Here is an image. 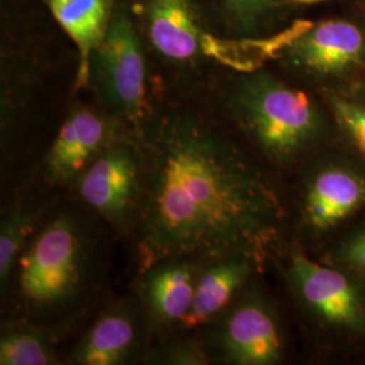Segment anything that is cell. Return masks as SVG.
I'll use <instances>...</instances> for the list:
<instances>
[{
    "label": "cell",
    "mask_w": 365,
    "mask_h": 365,
    "mask_svg": "<svg viewBox=\"0 0 365 365\" xmlns=\"http://www.w3.org/2000/svg\"><path fill=\"white\" fill-rule=\"evenodd\" d=\"M137 214L143 269L170 259L257 262L279 235L282 207L260 170L210 120L190 110L146 118Z\"/></svg>",
    "instance_id": "1"
},
{
    "label": "cell",
    "mask_w": 365,
    "mask_h": 365,
    "mask_svg": "<svg viewBox=\"0 0 365 365\" xmlns=\"http://www.w3.org/2000/svg\"><path fill=\"white\" fill-rule=\"evenodd\" d=\"M227 108L264 156L288 164L307 152L322 131L313 99L265 71H249L230 86Z\"/></svg>",
    "instance_id": "2"
},
{
    "label": "cell",
    "mask_w": 365,
    "mask_h": 365,
    "mask_svg": "<svg viewBox=\"0 0 365 365\" xmlns=\"http://www.w3.org/2000/svg\"><path fill=\"white\" fill-rule=\"evenodd\" d=\"M148 46L128 0H115L105 37L90 60L92 90L108 117L141 130L149 117Z\"/></svg>",
    "instance_id": "3"
},
{
    "label": "cell",
    "mask_w": 365,
    "mask_h": 365,
    "mask_svg": "<svg viewBox=\"0 0 365 365\" xmlns=\"http://www.w3.org/2000/svg\"><path fill=\"white\" fill-rule=\"evenodd\" d=\"M148 51L175 71H195L220 61L242 72L257 69L218 38L197 0H128Z\"/></svg>",
    "instance_id": "4"
},
{
    "label": "cell",
    "mask_w": 365,
    "mask_h": 365,
    "mask_svg": "<svg viewBox=\"0 0 365 365\" xmlns=\"http://www.w3.org/2000/svg\"><path fill=\"white\" fill-rule=\"evenodd\" d=\"M18 289L30 312L53 313L78 297L84 279L86 247L69 215L48 223L18 261Z\"/></svg>",
    "instance_id": "5"
},
{
    "label": "cell",
    "mask_w": 365,
    "mask_h": 365,
    "mask_svg": "<svg viewBox=\"0 0 365 365\" xmlns=\"http://www.w3.org/2000/svg\"><path fill=\"white\" fill-rule=\"evenodd\" d=\"M80 197L117 227L137 218L143 191L140 144L113 140L78 176Z\"/></svg>",
    "instance_id": "6"
},
{
    "label": "cell",
    "mask_w": 365,
    "mask_h": 365,
    "mask_svg": "<svg viewBox=\"0 0 365 365\" xmlns=\"http://www.w3.org/2000/svg\"><path fill=\"white\" fill-rule=\"evenodd\" d=\"M288 66L315 78H334L365 66V30L346 19L300 27L282 48Z\"/></svg>",
    "instance_id": "7"
},
{
    "label": "cell",
    "mask_w": 365,
    "mask_h": 365,
    "mask_svg": "<svg viewBox=\"0 0 365 365\" xmlns=\"http://www.w3.org/2000/svg\"><path fill=\"white\" fill-rule=\"evenodd\" d=\"M217 352L226 363L276 364L282 359L283 337L274 309L259 297L249 295L225 315L215 331Z\"/></svg>",
    "instance_id": "8"
},
{
    "label": "cell",
    "mask_w": 365,
    "mask_h": 365,
    "mask_svg": "<svg viewBox=\"0 0 365 365\" xmlns=\"http://www.w3.org/2000/svg\"><path fill=\"white\" fill-rule=\"evenodd\" d=\"M288 276L302 302L322 321L351 333H365L363 294L342 272L295 255Z\"/></svg>",
    "instance_id": "9"
},
{
    "label": "cell",
    "mask_w": 365,
    "mask_h": 365,
    "mask_svg": "<svg viewBox=\"0 0 365 365\" xmlns=\"http://www.w3.org/2000/svg\"><path fill=\"white\" fill-rule=\"evenodd\" d=\"M117 125L120 123L88 106L72 107L46 157L49 180L61 184L78 178L92 158L114 140Z\"/></svg>",
    "instance_id": "10"
},
{
    "label": "cell",
    "mask_w": 365,
    "mask_h": 365,
    "mask_svg": "<svg viewBox=\"0 0 365 365\" xmlns=\"http://www.w3.org/2000/svg\"><path fill=\"white\" fill-rule=\"evenodd\" d=\"M365 205V179L345 167L317 172L306 188L303 214L309 226L325 232Z\"/></svg>",
    "instance_id": "11"
},
{
    "label": "cell",
    "mask_w": 365,
    "mask_h": 365,
    "mask_svg": "<svg viewBox=\"0 0 365 365\" xmlns=\"http://www.w3.org/2000/svg\"><path fill=\"white\" fill-rule=\"evenodd\" d=\"M196 262L199 261L170 259L145 269L141 295L146 312L157 325L182 322L190 312L202 271Z\"/></svg>",
    "instance_id": "12"
},
{
    "label": "cell",
    "mask_w": 365,
    "mask_h": 365,
    "mask_svg": "<svg viewBox=\"0 0 365 365\" xmlns=\"http://www.w3.org/2000/svg\"><path fill=\"white\" fill-rule=\"evenodd\" d=\"M210 262L199 274L191 309L182 319L187 329L202 327L223 312L245 284L257 261L237 253Z\"/></svg>",
    "instance_id": "13"
},
{
    "label": "cell",
    "mask_w": 365,
    "mask_h": 365,
    "mask_svg": "<svg viewBox=\"0 0 365 365\" xmlns=\"http://www.w3.org/2000/svg\"><path fill=\"white\" fill-rule=\"evenodd\" d=\"M43 3L78 48L75 88L83 90L88 87L92 53L105 37L115 0H43Z\"/></svg>",
    "instance_id": "14"
},
{
    "label": "cell",
    "mask_w": 365,
    "mask_h": 365,
    "mask_svg": "<svg viewBox=\"0 0 365 365\" xmlns=\"http://www.w3.org/2000/svg\"><path fill=\"white\" fill-rule=\"evenodd\" d=\"M138 321L130 304L120 303L103 314L78 341L71 356L81 365L125 364L135 349Z\"/></svg>",
    "instance_id": "15"
},
{
    "label": "cell",
    "mask_w": 365,
    "mask_h": 365,
    "mask_svg": "<svg viewBox=\"0 0 365 365\" xmlns=\"http://www.w3.org/2000/svg\"><path fill=\"white\" fill-rule=\"evenodd\" d=\"M36 212L27 207L9 210L0 226V287L7 291L13 277L15 262L26 249L27 240L36 223Z\"/></svg>",
    "instance_id": "16"
},
{
    "label": "cell",
    "mask_w": 365,
    "mask_h": 365,
    "mask_svg": "<svg viewBox=\"0 0 365 365\" xmlns=\"http://www.w3.org/2000/svg\"><path fill=\"white\" fill-rule=\"evenodd\" d=\"M52 339L38 329H16L0 339V364H56Z\"/></svg>",
    "instance_id": "17"
},
{
    "label": "cell",
    "mask_w": 365,
    "mask_h": 365,
    "mask_svg": "<svg viewBox=\"0 0 365 365\" xmlns=\"http://www.w3.org/2000/svg\"><path fill=\"white\" fill-rule=\"evenodd\" d=\"M226 26L241 36H252L265 26L288 0H215Z\"/></svg>",
    "instance_id": "18"
},
{
    "label": "cell",
    "mask_w": 365,
    "mask_h": 365,
    "mask_svg": "<svg viewBox=\"0 0 365 365\" xmlns=\"http://www.w3.org/2000/svg\"><path fill=\"white\" fill-rule=\"evenodd\" d=\"M329 103L341 130L365 157V105L341 96H330Z\"/></svg>",
    "instance_id": "19"
},
{
    "label": "cell",
    "mask_w": 365,
    "mask_h": 365,
    "mask_svg": "<svg viewBox=\"0 0 365 365\" xmlns=\"http://www.w3.org/2000/svg\"><path fill=\"white\" fill-rule=\"evenodd\" d=\"M156 363L163 364L199 365L207 364L209 357L205 349L196 342H179L163 349L156 357Z\"/></svg>",
    "instance_id": "20"
},
{
    "label": "cell",
    "mask_w": 365,
    "mask_h": 365,
    "mask_svg": "<svg viewBox=\"0 0 365 365\" xmlns=\"http://www.w3.org/2000/svg\"><path fill=\"white\" fill-rule=\"evenodd\" d=\"M341 256L352 269L365 276V229L344 245Z\"/></svg>",
    "instance_id": "21"
},
{
    "label": "cell",
    "mask_w": 365,
    "mask_h": 365,
    "mask_svg": "<svg viewBox=\"0 0 365 365\" xmlns=\"http://www.w3.org/2000/svg\"><path fill=\"white\" fill-rule=\"evenodd\" d=\"M319 1H325V0H288L289 4H314Z\"/></svg>",
    "instance_id": "22"
},
{
    "label": "cell",
    "mask_w": 365,
    "mask_h": 365,
    "mask_svg": "<svg viewBox=\"0 0 365 365\" xmlns=\"http://www.w3.org/2000/svg\"><path fill=\"white\" fill-rule=\"evenodd\" d=\"M361 90H363V92H364V95H365V80H364V83H363V86H361Z\"/></svg>",
    "instance_id": "23"
}]
</instances>
